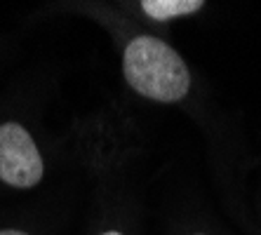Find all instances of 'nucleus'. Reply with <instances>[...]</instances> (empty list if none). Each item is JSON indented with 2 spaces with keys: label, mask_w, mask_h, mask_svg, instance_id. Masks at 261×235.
<instances>
[{
  "label": "nucleus",
  "mask_w": 261,
  "mask_h": 235,
  "mask_svg": "<svg viewBox=\"0 0 261 235\" xmlns=\"http://www.w3.org/2000/svg\"><path fill=\"white\" fill-rule=\"evenodd\" d=\"M144 12L153 19H172L179 14H191L195 10H200V0H144L141 3Z\"/></svg>",
  "instance_id": "obj_3"
},
{
  "label": "nucleus",
  "mask_w": 261,
  "mask_h": 235,
  "mask_svg": "<svg viewBox=\"0 0 261 235\" xmlns=\"http://www.w3.org/2000/svg\"><path fill=\"white\" fill-rule=\"evenodd\" d=\"M43 176V160L33 139L21 125L0 127V179L17 188L36 186Z\"/></svg>",
  "instance_id": "obj_2"
},
{
  "label": "nucleus",
  "mask_w": 261,
  "mask_h": 235,
  "mask_svg": "<svg viewBox=\"0 0 261 235\" xmlns=\"http://www.w3.org/2000/svg\"><path fill=\"white\" fill-rule=\"evenodd\" d=\"M0 235H26V233H19V230H0Z\"/></svg>",
  "instance_id": "obj_4"
},
{
  "label": "nucleus",
  "mask_w": 261,
  "mask_h": 235,
  "mask_svg": "<svg viewBox=\"0 0 261 235\" xmlns=\"http://www.w3.org/2000/svg\"><path fill=\"white\" fill-rule=\"evenodd\" d=\"M122 68L129 87L155 101H179L189 92L191 78L186 64L158 38H134L125 49Z\"/></svg>",
  "instance_id": "obj_1"
},
{
  "label": "nucleus",
  "mask_w": 261,
  "mask_h": 235,
  "mask_svg": "<svg viewBox=\"0 0 261 235\" xmlns=\"http://www.w3.org/2000/svg\"><path fill=\"white\" fill-rule=\"evenodd\" d=\"M103 235H120V233H103Z\"/></svg>",
  "instance_id": "obj_5"
}]
</instances>
